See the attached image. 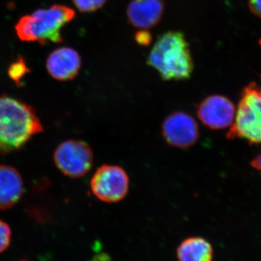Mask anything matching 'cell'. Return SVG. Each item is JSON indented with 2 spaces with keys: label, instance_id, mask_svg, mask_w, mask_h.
Here are the masks:
<instances>
[{
  "label": "cell",
  "instance_id": "1",
  "mask_svg": "<svg viewBox=\"0 0 261 261\" xmlns=\"http://www.w3.org/2000/svg\"><path fill=\"white\" fill-rule=\"evenodd\" d=\"M44 132L34 108L8 96H0V155L21 149L32 137Z\"/></svg>",
  "mask_w": 261,
  "mask_h": 261
},
{
  "label": "cell",
  "instance_id": "2",
  "mask_svg": "<svg viewBox=\"0 0 261 261\" xmlns=\"http://www.w3.org/2000/svg\"><path fill=\"white\" fill-rule=\"evenodd\" d=\"M147 63L164 81L188 80L194 70L191 51L185 34L176 31L160 36Z\"/></svg>",
  "mask_w": 261,
  "mask_h": 261
},
{
  "label": "cell",
  "instance_id": "3",
  "mask_svg": "<svg viewBox=\"0 0 261 261\" xmlns=\"http://www.w3.org/2000/svg\"><path fill=\"white\" fill-rule=\"evenodd\" d=\"M75 15L74 10L66 5H51L23 15L15 25V31L23 42H38L42 45L48 42L61 43L62 29Z\"/></svg>",
  "mask_w": 261,
  "mask_h": 261
},
{
  "label": "cell",
  "instance_id": "4",
  "mask_svg": "<svg viewBox=\"0 0 261 261\" xmlns=\"http://www.w3.org/2000/svg\"><path fill=\"white\" fill-rule=\"evenodd\" d=\"M228 139H243L261 145V88L251 83L244 89Z\"/></svg>",
  "mask_w": 261,
  "mask_h": 261
},
{
  "label": "cell",
  "instance_id": "5",
  "mask_svg": "<svg viewBox=\"0 0 261 261\" xmlns=\"http://www.w3.org/2000/svg\"><path fill=\"white\" fill-rule=\"evenodd\" d=\"M53 159L56 167L65 176L80 178L85 176L92 168L94 153L87 142L69 140L58 146Z\"/></svg>",
  "mask_w": 261,
  "mask_h": 261
},
{
  "label": "cell",
  "instance_id": "6",
  "mask_svg": "<svg viewBox=\"0 0 261 261\" xmlns=\"http://www.w3.org/2000/svg\"><path fill=\"white\" fill-rule=\"evenodd\" d=\"M90 188L98 200L116 203L128 194L129 177L121 166L104 164L94 172L90 181Z\"/></svg>",
  "mask_w": 261,
  "mask_h": 261
},
{
  "label": "cell",
  "instance_id": "7",
  "mask_svg": "<svg viewBox=\"0 0 261 261\" xmlns=\"http://www.w3.org/2000/svg\"><path fill=\"white\" fill-rule=\"evenodd\" d=\"M162 135L168 145L187 149L197 142L200 136L198 125L193 117L183 111H176L164 120Z\"/></svg>",
  "mask_w": 261,
  "mask_h": 261
},
{
  "label": "cell",
  "instance_id": "8",
  "mask_svg": "<svg viewBox=\"0 0 261 261\" xmlns=\"http://www.w3.org/2000/svg\"><path fill=\"white\" fill-rule=\"evenodd\" d=\"M197 114L205 126L213 130L231 126L234 120V105L222 95L209 96L197 106Z\"/></svg>",
  "mask_w": 261,
  "mask_h": 261
},
{
  "label": "cell",
  "instance_id": "9",
  "mask_svg": "<svg viewBox=\"0 0 261 261\" xmlns=\"http://www.w3.org/2000/svg\"><path fill=\"white\" fill-rule=\"evenodd\" d=\"M82 58L78 51L71 47L58 48L51 51L46 61L47 73L60 82L73 80L80 73Z\"/></svg>",
  "mask_w": 261,
  "mask_h": 261
},
{
  "label": "cell",
  "instance_id": "10",
  "mask_svg": "<svg viewBox=\"0 0 261 261\" xmlns=\"http://www.w3.org/2000/svg\"><path fill=\"white\" fill-rule=\"evenodd\" d=\"M164 10L163 0H132L127 7V19L135 28L149 30L159 23Z\"/></svg>",
  "mask_w": 261,
  "mask_h": 261
},
{
  "label": "cell",
  "instance_id": "11",
  "mask_svg": "<svg viewBox=\"0 0 261 261\" xmlns=\"http://www.w3.org/2000/svg\"><path fill=\"white\" fill-rule=\"evenodd\" d=\"M23 181L16 168L0 165V210L11 208L21 199Z\"/></svg>",
  "mask_w": 261,
  "mask_h": 261
},
{
  "label": "cell",
  "instance_id": "12",
  "mask_svg": "<svg viewBox=\"0 0 261 261\" xmlns=\"http://www.w3.org/2000/svg\"><path fill=\"white\" fill-rule=\"evenodd\" d=\"M179 261H213V247L202 238H190L184 240L178 247Z\"/></svg>",
  "mask_w": 261,
  "mask_h": 261
},
{
  "label": "cell",
  "instance_id": "13",
  "mask_svg": "<svg viewBox=\"0 0 261 261\" xmlns=\"http://www.w3.org/2000/svg\"><path fill=\"white\" fill-rule=\"evenodd\" d=\"M29 72L30 69L25 58L22 56H18V58L10 65L8 74L10 80L15 82L17 87H20V86H23L22 82L23 78L29 73Z\"/></svg>",
  "mask_w": 261,
  "mask_h": 261
},
{
  "label": "cell",
  "instance_id": "14",
  "mask_svg": "<svg viewBox=\"0 0 261 261\" xmlns=\"http://www.w3.org/2000/svg\"><path fill=\"white\" fill-rule=\"evenodd\" d=\"M82 13H92L102 8L107 0H72Z\"/></svg>",
  "mask_w": 261,
  "mask_h": 261
},
{
  "label": "cell",
  "instance_id": "15",
  "mask_svg": "<svg viewBox=\"0 0 261 261\" xmlns=\"http://www.w3.org/2000/svg\"><path fill=\"white\" fill-rule=\"evenodd\" d=\"M12 240V230L9 225L0 219V253L9 247Z\"/></svg>",
  "mask_w": 261,
  "mask_h": 261
},
{
  "label": "cell",
  "instance_id": "16",
  "mask_svg": "<svg viewBox=\"0 0 261 261\" xmlns=\"http://www.w3.org/2000/svg\"><path fill=\"white\" fill-rule=\"evenodd\" d=\"M135 39L140 45L147 46L152 41V36L147 30H140L136 34Z\"/></svg>",
  "mask_w": 261,
  "mask_h": 261
},
{
  "label": "cell",
  "instance_id": "17",
  "mask_svg": "<svg viewBox=\"0 0 261 261\" xmlns=\"http://www.w3.org/2000/svg\"><path fill=\"white\" fill-rule=\"evenodd\" d=\"M249 8L252 13L261 18V0H250Z\"/></svg>",
  "mask_w": 261,
  "mask_h": 261
},
{
  "label": "cell",
  "instance_id": "18",
  "mask_svg": "<svg viewBox=\"0 0 261 261\" xmlns=\"http://www.w3.org/2000/svg\"><path fill=\"white\" fill-rule=\"evenodd\" d=\"M251 165L252 167L255 168V169L261 171V154L254 159L253 161H252Z\"/></svg>",
  "mask_w": 261,
  "mask_h": 261
},
{
  "label": "cell",
  "instance_id": "19",
  "mask_svg": "<svg viewBox=\"0 0 261 261\" xmlns=\"http://www.w3.org/2000/svg\"><path fill=\"white\" fill-rule=\"evenodd\" d=\"M260 45H261V39H260Z\"/></svg>",
  "mask_w": 261,
  "mask_h": 261
},
{
  "label": "cell",
  "instance_id": "20",
  "mask_svg": "<svg viewBox=\"0 0 261 261\" xmlns=\"http://www.w3.org/2000/svg\"><path fill=\"white\" fill-rule=\"evenodd\" d=\"M20 261H28V260H20Z\"/></svg>",
  "mask_w": 261,
  "mask_h": 261
}]
</instances>
